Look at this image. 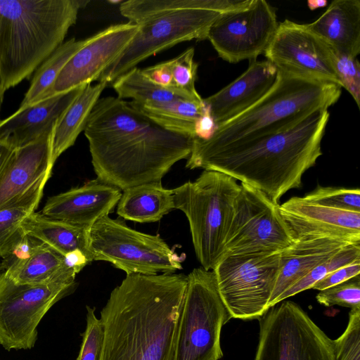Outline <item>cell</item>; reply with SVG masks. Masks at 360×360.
Returning <instances> with one entry per match:
<instances>
[{"label": "cell", "mask_w": 360, "mask_h": 360, "mask_svg": "<svg viewBox=\"0 0 360 360\" xmlns=\"http://www.w3.org/2000/svg\"><path fill=\"white\" fill-rule=\"evenodd\" d=\"M295 243L279 204L241 183L227 235L226 255L274 254Z\"/></svg>", "instance_id": "8fae6325"}, {"label": "cell", "mask_w": 360, "mask_h": 360, "mask_svg": "<svg viewBox=\"0 0 360 360\" xmlns=\"http://www.w3.org/2000/svg\"><path fill=\"white\" fill-rule=\"evenodd\" d=\"M86 325L81 334L82 342L76 360H101L104 341V328L94 307L86 306Z\"/></svg>", "instance_id": "d590c367"}, {"label": "cell", "mask_w": 360, "mask_h": 360, "mask_svg": "<svg viewBox=\"0 0 360 360\" xmlns=\"http://www.w3.org/2000/svg\"><path fill=\"white\" fill-rule=\"evenodd\" d=\"M76 281L21 284L0 274V345L6 350L32 349L37 326L60 300L73 292Z\"/></svg>", "instance_id": "7c38bea8"}, {"label": "cell", "mask_w": 360, "mask_h": 360, "mask_svg": "<svg viewBox=\"0 0 360 360\" xmlns=\"http://www.w3.org/2000/svg\"><path fill=\"white\" fill-rule=\"evenodd\" d=\"M303 198L310 202L323 206L360 212L359 188L319 186Z\"/></svg>", "instance_id": "836d02e7"}, {"label": "cell", "mask_w": 360, "mask_h": 360, "mask_svg": "<svg viewBox=\"0 0 360 360\" xmlns=\"http://www.w3.org/2000/svg\"><path fill=\"white\" fill-rule=\"evenodd\" d=\"M341 86L278 70L271 90L257 103L218 126L208 139L194 137L191 152L207 151L286 130L313 112L328 109L341 95Z\"/></svg>", "instance_id": "5b68a950"}, {"label": "cell", "mask_w": 360, "mask_h": 360, "mask_svg": "<svg viewBox=\"0 0 360 360\" xmlns=\"http://www.w3.org/2000/svg\"><path fill=\"white\" fill-rule=\"evenodd\" d=\"M174 360H219L222 326L232 319L219 293L213 271L194 269L187 276Z\"/></svg>", "instance_id": "52a82bcc"}, {"label": "cell", "mask_w": 360, "mask_h": 360, "mask_svg": "<svg viewBox=\"0 0 360 360\" xmlns=\"http://www.w3.org/2000/svg\"><path fill=\"white\" fill-rule=\"evenodd\" d=\"M84 131L96 179L122 191L161 182L176 162L189 157L193 139L165 129L114 96L97 101Z\"/></svg>", "instance_id": "6da1fadb"}, {"label": "cell", "mask_w": 360, "mask_h": 360, "mask_svg": "<svg viewBox=\"0 0 360 360\" xmlns=\"http://www.w3.org/2000/svg\"><path fill=\"white\" fill-rule=\"evenodd\" d=\"M139 30L128 22L111 25L91 37L66 63L56 78L50 97L91 84L123 52Z\"/></svg>", "instance_id": "2e32d148"}, {"label": "cell", "mask_w": 360, "mask_h": 360, "mask_svg": "<svg viewBox=\"0 0 360 360\" xmlns=\"http://www.w3.org/2000/svg\"><path fill=\"white\" fill-rule=\"evenodd\" d=\"M5 91H6L4 90V89L3 87L2 82H1V75H0V109H1V105L3 103Z\"/></svg>", "instance_id": "bcb514c9"}, {"label": "cell", "mask_w": 360, "mask_h": 360, "mask_svg": "<svg viewBox=\"0 0 360 360\" xmlns=\"http://www.w3.org/2000/svg\"><path fill=\"white\" fill-rule=\"evenodd\" d=\"M277 68L268 60H252L238 77L214 94L203 98L217 127L247 110L274 86Z\"/></svg>", "instance_id": "ffe728a7"}, {"label": "cell", "mask_w": 360, "mask_h": 360, "mask_svg": "<svg viewBox=\"0 0 360 360\" xmlns=\"http://www.w3.org/2000/svg\"><path fill=\"white\" fill-rule=\"evenodd\" d=\"M360 259L352 263L341 267L316 283L312 289L323 290L333 285L347 281L354 277L359 276Z\"/></svg>", "instance_id": "60d3db41"}, {"label": "cell", "mask_w": 360, "mask_h": 360, "mask_svg": "<svg viewBox=\"0 0 360 360\" xmlns=\"http://www.w3.org/2000/svg\"><path fill=\"white\" fill-rule=\"evenodd\" d=\"M194 49L188 48L168 62L172 75L173 87L192 96H200L195 86L198 65L194 60Z\"/></svg>", "instance_id": "e575fe53"}, {"label": "cell", "mask_w": 360, "mask_h": 360, "mask_svg": "<svg viewBox=\"0 0 360 360\" xmlns=\"http://www.w3.org/2000/svg\"><path fill=\"white\" fill-rule=\"evenodd\" d=\"M173 209V189L164 188L161 182L127 188L117 204L120 217L139 223L158 221Z\"/></svg>", "instance_id": "d4e9b609"}, {"label": "cell", "mask_w": 360, "mask_h": 360, "mask_svg": "<svg viewBox=\"0 0 360 360\" xmlns=\"http://www.w3.org/2000/svg\"><path fill=\"white\" fill-rule=\"evenodd\" d=\"M258 320L255 360H335L333 341L297 304H276Z\"/></svg>", "instance_id": "9c48e42d"}, {"label": "cell", "mask_w": 360, "mask_h": 360, "mask_svg": "<svg viewBox=\"0 0 360 360\" xmlns=\"http://www.w3.org/2000/svg\"><path fill=\"white\" fill-rule=\"evenodd\" d=\"M23 232L50 246L63 256L80 252L93 262L89 229L32 212L22 222Z\"/></svg>", "instance_id": "cb8c5ba5"}, {"label": "cell", "mask_w": 360, "mask_h": 360, "mask_svg": "<svg viewBox=\"0 0 360 360\" xmlns=\"http://www.w3.org/2000/svg\"><path fill=\"white\" fill-rule=\"evenodd\" d=\"M187 281L183 274H127L101 311V360H174Z\"/></svg>", "instance_id": "7a4b0ae2"}, {"label": "cell", "mask_w": 360, "mask_h": 360, "mask_svg": "<svg viewBox=\"0 0 360 360\" xmlns=\"http://www.w3.org/2000/svg\"><path fill=\"white\" fill-rule=\"evenodd\" d=\"M84 0H0V75L18 84L60 45Z\"/></svg>", "instance_id": "277c9868"}, {"label": "cell", "mask_w": 360, "mask_h": 360, "mask_svg": "<svg viewBox=\"0 0 360 360\" xmlns=\"http://www.w3.org/2000/svg\"><path fill=\"white\" fill-rule=\"evenodd\" d=\"M308 27L334 53L354 58L360 53V1L335 0Z\"/></svg>", "instance_id": "603a6c76"}, {"label": "cell", "mask_w": 360, "mask_h": 360, "mask_svg": "<svg viewBox=\"0 0 360 360\" xmlns=\"http://www.w3.org/2000/svg\"><path fill=\"white\" fill-rule=\"evenodd\" d=\"M280 254L226 255L212 270L220 297L232 318L259 319L269 309Z\"/></svg>", "instance_id": "30bf717a"}, {"label": "cell", "mask_w": 360, "mask_h": 360, "mask_svg": "<svg viewBox=\"0 0 360 360\" xmlns=\"http://www.w3.org/2000/svg\"><path fill=\"white\" fill-rule=\"evenodd\" d=\"M91 39L72 38L60 44L37 69L19 109L50 97L54 82L69 60Z\"/></svg>", "instance_id": "4dcf8cb0"}, {"label": "cell", "mask_w": 360, "mask_h": 360, "mask_svg": "<svg viewBox=\"0 0 360 360\" xmlns=\"http://www.w3.org/2000/svg\"><path fill=\"white\" fill-rule=\"evenodd\" d=\"M107 85L105 82L86 84L56 123L51 134L53 165L63 152L74 145L84 130L90 113Z\"/></svg>", "instance_id": "484cf974"}, {"label": "cell", "mask_w": 360, "mask_h": 360, "mask_svg": "<svg viewBox=\"0 0 360 360\" xmlns=\"http://www.w3.org/2000/svg\"><path fill=\"white\" fill-rule=\"evenodd\" d=\"M142 72L154 83L165 87L174 88L172 72L168 60L143 69Z\"/></svg>", "instance_id": "b9f144b4"}, {"label": "cell", "mask_w": 360, "mask_h": 360, "mask_svg": "<svg viewBox=\"0 0 360 360\" xmlns=\"http://www.w3.org/2000/svg\"><path fill=\"white\" fill-rule=\"evenodd\" d=\"M40 242L39 240L24 233L2 258V262L0 264V271H6L27 259Z\"/></svg>", "instance_id": "ab89813d"}, {"label": "cell", "mask_w": 360, "mask_h": 360, "mask_svg": "<svg viewBox=\"0 0 360 360\" xmlns=\"http://www.w3.org/2000/svg\"><path fill=\"white\" fill-rule=\"evenodd\" d=\"M349 243L328 238L300 240L281 252L278 275L269 308L290 287Z\"/></svg>", "instance_id": "7402d4cb"}, {"label": "cell", "mask_w": 360, "mask_h": 360, "mask_svg": "<svg viewBox=\"0 0 360 360\" xmlns=\"http://www.w3.org/2000/svg\"><path fill=\"white\" fill-rule=\"evenodd\" d=\"M333 341L335 360H360V308L351 309L346 330Z\"/></svg>", "instance_id": "74e56055"}, {"label": "cell", "mask_w": 360, "mask_h": 360, "mask_svg": "<svg viewBox=\"0 0 360 360\" xmlns=\"http://www.w3.org/2000/svg\"><path fill=\"white\" fill-rule=\"evenodd\" d=\"M13 148L8 145L0 142V169L6 162V159L12 152Z\"/></svg>", "instance_id": "ee69618b"}, {"label": "cell", "mask_w": 360, "mask_h": 360, "mask_svg": "<svg viewBox=\"0 0 360 360\" xmlns=\"http://www.w3.org/2000/svg\"><path fill=\"white\" fill-rule=\"evenodd\" d=\"M51 132L13 149L0 169V209L46 183L53 166L51 161Z\"/></svg>", "instance_id": "d6986e66"}, {"label": "cell", "mask_w": 360, "mask_h": 360, "mask_svg": "<svg viewBox=\"0 0 360 360\" xmlns=\"http://www.w3.org/2000/svg\"><path fill=\"white\" fill-rule=\"evenodd\" d=\"M360 259V243H350L313 269L307 275L286 290L276 300V304L313 285L334 271Z\"/></svg>", "instance_id": "d6a6232c"}, {"label": "cell", "mask_w": 360, "mask_h": 360, "mask_svg": "<svg viewBox=\"0 0 360 360\" xmlns=\"http://www.w3.org/2000/svg\"><path fill=\"white\" fill-rule=\"evenodd\" d=\"M328 109H319L292 127L219 148L191 152L186 167L226 174L278 203L302 186L303 174L322 155Z\"/></svg>", "instance_id": "3957f363"}, {"label": "cell", "mask_w": 360, "mask_h": 360, "mask_svg": "<svg viewBox=\"0 0 360 360\" xmlns=\"http://www.w3.org/2000/svg\"><path fill=\"white\" fill-rule=\"evenodd\" d=\"M278 26L275 10L267 1L250 0L244 7L221 13L207 39L223 60L252 61L264 54Z\"/></svg>", "instance_id": "5bb4252c"}, {"label": "cell", "mask_w": 360, "mask_h": 360, "mask_svg": "<svg viewBox=\"0 0 360 360\" xmlns=\"http://www.w3.org/2000/svg\"><path fill=\"white\" fill-rule=\"evenodd\" d=\"M250 0H129L120 5L122 15L139 25L167 13L184 10H210L223 13L245 6Z\"/></svg>", "instance_id": "83f0119b"}, {"label": "cell", "mask_w": 360, "mask_h": 360, "mask_svg": "<svg viewBox=\"0 0 360 360\" xmlns=\"http://www.w3.org/2000/svg\"><path fill=\"white\" fill-rule=\"evenodd\" d=\"M264 55L279 71L340 85L334 51L307 24L289 20L278 24Z\"/></svg>", "instance_id": "9a60e30c"}, {"label": "cell", "mask_w": 360, "mask_h": 360, "mask_svg": "<svg viewBox=\"0 0 360 360\" xmlns=\"http://www.w3.org/2000/svg\"><path fill=\"white\" fill-rule=\"evenodd\" d=\"M93 261H105L127 274H174L182 269V258L159 234L143 233L120 219L105 216L89 231Z\"/></svg>", "instance_id": "ba28073f"}, {"label": "cell", "mask_w": 360, "mask_h": 360, "mask_svg": "<svg viewBox=\"0 0 360 360\" xmlns=\"http://www.w3.org/2000/svg\"><path fill=\"white\" fill-rule=\"evenodd\" d=\"M279 209L295 241L328 238L360 243V212L345 211L292 197Z\"/></svg>", "instance_id": "e0dca14e"}, {"label": "cell", "mask_w": 360, "mask_h": 360, "mask_svg": "<svg viewBox=\"0 0 360 360\" xmlns=\"http://www.w3.org/2000/svg\"><path fill=\"white\" fill-rule=\"evenodd\" d=\"M86 85L51 96L0 121V142L13 149L24 146L50 133L66 109Z\"/></svg>", "instance_id": "44dd1931"}, {"label": "cell", "mask_w": 360, "mask_h": 360, "mask_svg": "<svg viewBox=\"0 0 360 360\" xmlns=\"http://www.w3.org/2000/svg\"><path fill=\"white\" fill-rule=\"evenodd\" d=\"M46 184H41L0 209V257L3 258L15 243L25 233L22 221L37 209Z\"/></svg>", "instance_id": "1f68e13d"}, {"label": "cell", "mask_w": 360, "mask_h": 360, "mask_svg": "<svg viewBox=\"0 0 360 360\" xmlns=\"http://www.w3.org/2000/svg\"><path fill=\"white\" fill-rule=\"evenodd\" d=\"M132 105L155 123L170 131L194 138L198 120L204 112L202 101L179 99L162 103Z\"/></svg>", "instance_id": "f1b7e54d"}, {"label": "cell", "mask_w": 360, "mask_h": 360, "mask_svg": "<svg viewBox=\"0 0 360 360\" xmlns=\"http://www.w3.org/2000/svg\"><path fill=\"white\" fill-rule=\"evenodd\" d=\"M335 71L341 87L360 107V65L357 58L335 53Z\"/></svg>", "instance_id": "f35d334b"}, {"label": "cell", "mask_w": 360, "mask_h": 360, "mask_svg": "<svg viewBox=\"0 0 360 360\" xmlns=\"http://www.w3.org/2000/svg\"><path fill=\"white\" fill-rule=\"evenodd\" d=\"M239 190L236 180L210 170L173 189L174 208L185 214L195 255L205 270L212 271L226 255V238Z\"/></svg>", "instance_id": "8992f818"}, {"label": "cell", "mask_w": 360, "mask_h": 360, "mask_svg": "<svg viewBox=\"0 0 360 360\" xmlns=\"http://www.w3.org/2000/svg\"><path fill=\"white\" fill-rule=\"evenodd\" d=\"M316 298L319 303L326 307L339 305L351 309L360 308L359 276L320 290Z\"/></svg>", "instance_id": "8d00e7d4"}, {"label": "cell", "mask_w": 360, "mask_h": 360, "mask_svg": "<svg viewBox=\"0 0 360 360\" xmlns=\"http://www.w3.org/2000/svg\"><path fill=\"white\" fill-rule=\"evenodd\" d=\"M216 128L217 126L210 115L209 109L205 106L203 114L195 124V137L203 139H208L214 133Z\"/></svg>", "instance_id": "7bdbcfd3"}, {"label": "cell", "mask_w": 360, "mask_h": 360, "mask_svg": "<svg viewBox=\"0 0 360 360\" xmlns=\"http://www.w3.org/2000/svg\"><path fill=\"white\" fill-rule=\"evenodd\" d=\"M221 13L210 10H184L161 14L139 24V30L120 56L98 78L113 82L142 60L179 43L203 40Z\"/></svg>", "instance_id": "4fadbf2b"}, {"label": "cell", "mask_w": 360, "mask_h": 360, "mask_svg": "<svg viewBox=\"0 0 360 360\" xmlns=\"http://www.w3.org/2000/svg\"><path fill=\"white\" fill-rule=\"evenodd\" d=\"M3 271L18 283L30 285L75 281L77 274L66 265L64 256L42 242L27 259Z\"/></svg>", "instance_id": "4316f807"}, {"label": "cell", "mask_w": 360, "mask_h": 360, "mask_svg": "<svg viewBox=\"0 0 360 360\" xmlns=\"http://www.w3.org/2000/svg\"><path fill=\"white\" fill-rule=\"evenodd\" d=\"M327 4V1L325 0H309L307 1V6L311 11L318 8L324 7Z\"/></svg>", "instance_id": "f6af8a7d"}, {"label": "cell", "mask_w": 360, "mask_h": 360, "mask_svg": "<svg viewBox=\"0 0 360 360\" xmlns=\"http://www.w3.org/2000/svg\"><path fill=\"white\" fill-rule=\"evenodd\" d=\"M122 191L98 179L48 198L41 214L90 230L117 205Z\"/></svg>", "instance_id": "ac0fdd59"}, {"label": "cell", "mask_w": 360, "mask_h": 360, "mask_svg": "<svg viewBox=\"0 0 360 360\" xmlns=\"http://www.w3.org/2000/svg\"><path fill=\"white\" fill-rule=\"evenodd\" d=\"M112 87L119 98H131L139 104L162 103L179 99L202 100L201 96L157 84L136 67L117 78L112 82Z\"/></svg>", "instance_id": "f546056e"}]
</instances>
